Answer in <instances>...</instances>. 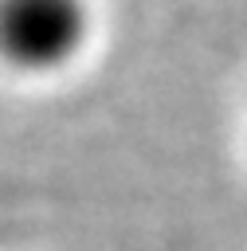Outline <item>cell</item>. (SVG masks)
<instances>
[{
	"label": "cell",
	"mask_w": 247,
	"mask_h": 251,
	"mask_svg": "<svg viewBox=\"0 0 247 251\" xmlns=\"http://www.w3.org/2000/svg\"><path fill=\"white\" fill-rule=\"evenodd\" d=\"M82 0H0V51L20 67H55L82 43Z\"/></svg>",
	"instance_id": "cell-1"
}]
</instances>
